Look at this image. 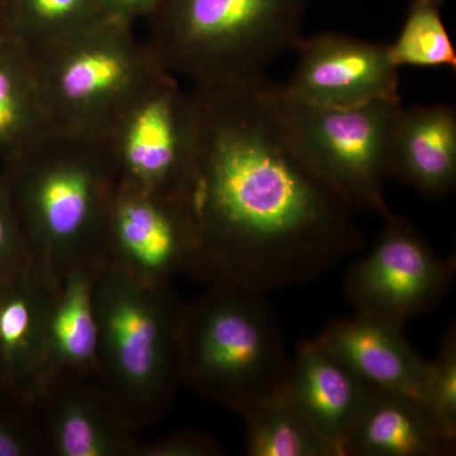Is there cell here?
Segmentation results:
<instances>
[{
  "instance_id": "obj_19",
  "label": "cell",
  "mask_w": 456,
  "mask_h": 456,
  "mask_svg": "<svg viewBox=\"0 0 456 456\" xmlns=\"http://www.w3.org/2000/svg\"><path fill=\"white\" fill-rule=\"evenodd\" d=\"M53 130L31 53L0 31V169Z\"/></svg>"
},
{
  "instance_id": "obj_8",
  "label": "cell",
  "mask_w": 456,
  "mask_h": 456,
  "mask_svg": "<svg viewBox=\"0 0 456 456\" xmlns=\"http://www.w3.org/2000/svg\"><path fill=\"white\" fill-rule=\"evenodd\" d=\"M121 184L183 200L196 155L191 90L167 70L155 75L117 113L103 134Z\"/></svg>"
},
{
  "instance_id": "obj_6",
  "label": "cell",
  "mask_w": 456,
  "mask_h": 456,
  "mask_svg": "<svg viewBox=\"0 0 456 456\" xmlns=\"http://www.w3.org/2000/svg\"><path fill=\"white\" fill-rule=\"evenodd\" d=\"M31 55L53 127L97 136L165 70L134 26L110 18Z\"/></svg>"
},
{
  "instance_id": "obj_24",
  "label": "cell",
  "mask_w": 456,
  "mask_h": 456,
  "mask_svg": "<svg viewBox=\"0 0 456 456\" xmlns=\"http://www.w3.org/2000/svg\"><path fill=\"white\" fill-rule=\"evenodd\" d=\"M35 406L0 395V456L50 454L41 419Z\"/></svg>"
},
{
  "instance_id": "obj_22",
  "label": "cell",
  "mask_w": 456,
  "mask_h": 456,
  "mask_svg": "<svg viewBox=\"0 0 456 456\" xmlns=\"http://www.w3.org/2000/svg\"><path fill=\"white\" fill-rule=\"evenodd\" d=\"M388 45L399 69H456V50L443 20V0H412L397 40Z\"/></svg>"
},
{
  "instance_id": "obj_7",
  "label": "cell",
  "mask_w": 456,
  "mask_h": 456,
  "mask_svg": "<svg viewBox=\"0 0 456 456\" xmlns=\"http://www.w3.org/2000/svg\"><path fill=\"white\" fill-rule=\"evenodd\" d=\"M281 125L302 163L354 211L391 215L384 197L389 142L402 99L349 108L296 103L275 86Z\"/></svg>"
},
{
  "instance_id": "obj_26",
  "label": "cell",
  "mask_w": 456,
  "mask_h": 456,
  "mask_svg": "<svg viewBox=\"0 0 456 456\" xmlns=\"http://www.w3.org/2000/svg\"><path fill=\"white\" fill-rule=\"evenodd\" d=\"M217 443L200 434L171 435L154 443L139 444L134 456H211L221 454Z\"/></svg>"
},
{
  "instance_id": "obj_10",
  "label": "cell",
  "mask_w": 456,
  "mask_h": 456,
  "mask_svg": "<svg viewBox=\"0 0 456 456\" xmlns=\"http://www.w3.org/2000/svg\"><path fill=\"white\" fill-rule=\"evenodd\" d=\"M197 248V231L178 198L117 184L104 231V259L151 284H169L188 272Z\"/></svg>"
},
{
  "instance_id": "obj_14",
  "label": "cell",
  "mask_w": 456,
  "mask_h": 456,
  "mask_svg": "<svg viewBox=\"0 0 456 456\" xmlns=\"http://www.w3.org/2000/svg\"><path fill=\"white\" fill-rule=\"evenodd\" d=\"M374 388L316 338L303 342L290 360L281 395L344 456Z\"/></svg>"
},
{
  "instance_id": "obj_9",
  "label": "cell",
  "mask_w": 456,
  "mask_h": 456,
  "mask_svg": "<svg viewBox=\"0 0 456 456\" xmlns=\"http://www.w3.org/2000/svg\"><path fill=\"white\" fill-rule=\"evenodd\" d=\"M373 250L345 278L358 311L404 326L434 310L452 288L455 256L441 259L406 218L391 213Z\"/></svg>"
},
{
  "instance_id": "obj_12",
  "label": "cell",
  "mask_w": 456,
  "mask_h": 456,
  "mask_svg": "<svg viewBox=\"0 0 456 456\" xmlns=\"http://www.w3.org/2000/svg\"><path fill=\"white\" fill-rule=\"evenodd\" d=\"M56 281L35 260L0 277V395L32 406L53 377L47 320Z\"/></svg>"
},
{
  "instance_id": "obj_2",
  "label": "cell",
  "mask_w": 456,
  "mask_h": 456,
  "mask_svg": "<svg viewBox=\"0 0 456 456\" xmlns=\"http://www.w3.org/2000/svg\"><path fill=\"white\" fill-rule=\"evenodd\" d=\"M0 171L32 260L59 278L77 261L103 256L118 184L103 136L53 128Z\"/></svg>"
},
{
  "instance_id": "obj_11",
  "label": "cell",
  "mask_w": 456,
  "mask_h": 456,
  "mask_svg": "<svg viewBox=\"0 0 456 456\" xmlns=\"http://www.w3.org/2000/svg\"><path fill=\"white\" fill-rule=\"evenodd\" d=\"M294 50L296 70L281 94L312 107L349 108L402 99L399 70L388 44L359 40L338 32L302 36Z\"/></svg>"
},
{
  "instance_id": "obj_21",
  "label": "cell",
  "mask_w": 456,
  "mask_h": 456,
  "mask_svg": "<svg viewBox=\"0 0 456 456\" xmlns=\"http://www.w3.org/2000/svg\"><path fill=\"white\" fill-rule=\"evenodd\" d=\"M98 0H0V25L29 53L106 20Z\"/></svg>"
},
{
  "instance_id": "obj_23",
  "label": "cell",
  "mask_w": 456,
  "mask_h": 456,
  "mask_svg": "<svg viewBox=\"0 0 456 456\" xmlns=\"http://www.w3.org/2000/svg\"><path fill=\"white\" fill-rule=\"evenodd\" d=\"M424 404L444 431L456 440V329L444 336L439 355L430 362Z\"/></svg>"
},
{
  "instance_id": "obj_25",
  "label": "cell",
  "mask_w": 456,
  "mask_h": 456,
  "mask_svg": "<svg viewBox=\"0 0 456 456\" xmlns=\"http://www.w3.org/2000/svg\"><path fill=\"white\" fill-rule=\"evenodd\" d=\"M31 260L9 196L7 183L0 171V277L22 269Z\"/></svg>"
},
{
  "instance_id": "obj_4",
  "label": "cell",
  "mask_w": 456,
  "mask_h": 456,
  "mask_svg": "<svg viewBox=\"0 0 456 456\" xmlns=\"http://www.w3.org/2000/svg\"><path fill=\"white\" fill-rule=\"evenodd\" d=\"M98 380L137 428L152 424L182 382L184 305L169 284H151L104 259L95 283Z\"/></svg>"
},
{
  "instance_id": "obj_27",
  "label": "cell",
  "mask_w": 456,
  "mask_h": 456,
  "mask_svg": "<svg viewBox=\"0 0 456 456\" xmlns=\"http://www.w3.org/2000/svg\"><path fill=\"white\" fill-rule=\"evenodd\" d=\"M102 11L110 20L136 27L151 13L156 0H98Z\"/></svg>"
},
{
  "instance_id": "obj_28",
  "label": "cell",
  "mask_w": 456,
  "mask_h": 456,
  "mask_svg": "<svg viewBox=\"0 0 456 456\" xmlns=\"http://www.w3.org/2000/svg\"><path fill=\"white\" fill-rule=\"evenodd\" d=\"M0 31H3L2 25H0Z\"/></svg>"
},
{
  "instance_id": "obj_1",
  "label": "cell",
  "mask_w": 456,
  "mask_h": 456,
  "mask_svg": "<svg viewBox=\"0 0 456 456\" xmlns=\"http://www.w3.org/2000/svg\"><path fill=\"white\" fill-rule=\"evenodd\" d=\"M277 83L193 84L196 155L183 202L197 231L188 272L269 294L307 283L364 248L351 209L294 151Z\"/></svg>"
},
{
  "instance_id": "obj_5",
  "label": "cell",
  "mask_w": 456,
  "mask_h": 456,
  "mask_svg": "<svg viewBox=\"0 0 456 456\" xmlns=\"http://www.w3.org/2000/svg\"><path fill=\"white\" fill-rule=\"evenodd\" d=\"M266 294L215 283L184 305L180 334L182 382L241 412L284 389L289 355Z\"/></svg>"
},
{
  "instance_id": "obj_15",
  "label": "cell",
  "mask_w": 456,
  "mask_h": 456,
  "mask_svg": "<svg viewBox=\"0 0 456 456\" xmlns=\"http://www.w3.org/2000/svg\"><path fill=\"white\" fill-rule=\"evenodd\" d=\"M317 340L375 388L404 393L424 403L430 362L413 349L403 326L356 311L327 326Z\"/></svg>"
},
{
  "instance_id": "obj_17",
  "label": "cell",
  "mask_w": 456,
  "mask_h": 456,
  "mask_svg": "<svg viewBox=\"0 0 456 456\" xmlns=\"http://www.w3.org/2000/svg\"><path fill=\"white\" fill-rule=\"evenodd\" d=\"M455 441L419 399L374 388L344 456H444L454 452Z\"/></svg>"
},
{
  "instance_id": "obj_16",
  "label": "cell",
  "mask_w": 456,
  "mask_h": 456,
  "mask_svg": "<svg viewBox=\"0 0 456 456\" xmlns=\"http://www.w3.org/2000/svg\"><path fill=\"white\" fill-rule=\"evenodd\" d=\"M389 175L430 198L454 191V107L446 103L399 107L389 142Z\"/></svg>"
},
{
  "instance_id": "obj_3",
  "label": "cell",
  "mask_w": 456,
  "mask_h": 456,
  "mask_svg": "<svg viewBox=\"0 0 456 456\" xmlns=\"http://www.w3.org/2000/svg\"><path fill=\"white\" fill-rule=\"evenodd\" d=\"M307 2L156 0L143 41L191 86L253 79L301 40Z\"/></svg>"
},
{
  "instance_id": "obj_13",
  "label": "cell",
  "mask_w": 456,
  "mask_h": 456,
  "mask_svg": "<svg viewBox=\"0 0 456 456\" xmlns=\"http://www.w3.org/2000/svg\"><path fill=\"white\" fill-rule=\"evenodd\" d=\"M51 455L134 456L139 428L95 378L55 375L37 403Z\"/></svg>"
},
{
  "instance_id": "obj_20",
  "label": "cell",
  "mask_w": 456,
  "mask_h": 456,
  "mask_svg": "<svg viewBox=\"0 0 456 456\" xmlns=\"http://www.w3.org/2000/svg\"><path fill=\"white\" fill-rule=\"evenodd\" d=\"M250 456H338V450L283 395L261 399L239 413Z\"/></svg>"
},
{
  "instance_id": "obj_18",
  "label": "cell",
  "mask_w": 456,
  "mask_h": 456,
  "mask_svg": "<svg viewBox=\"0 0 456 456\" xmlns=\"http://www.w3.org/2000/svg\"><path fill=\"white\" fill-rule=\"evenodd\" d=\"M103 260L94 256L77 261L57 278L47 320V356L53 377H97L94 294Z\"/></svg>"
}]
</instances>
